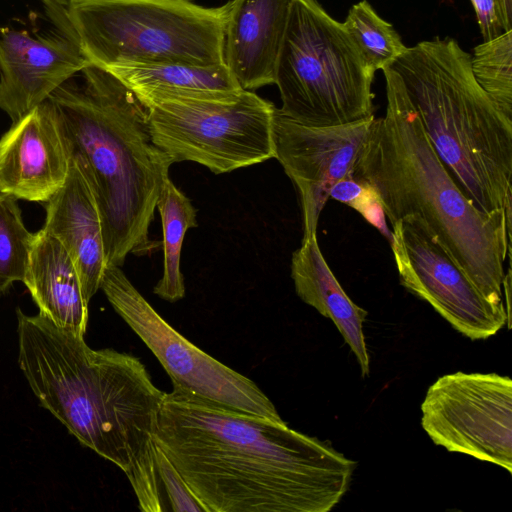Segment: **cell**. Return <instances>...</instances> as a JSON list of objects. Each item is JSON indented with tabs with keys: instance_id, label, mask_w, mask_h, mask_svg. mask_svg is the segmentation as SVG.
I'll return each instance as SVG.
<instances>
[{
	"instance_id": "obj_1",
	"label": "cell",
	"mask_w": 512,
	"mask_h": 512,
	"mask_svg": "<svg viewBox=\"0 0 512 512\" xmlns=\"http://www.w3.org/2000/svg\"><path fill=\"white\" fill-rule=\"evenodd\" d=\"M154 439L204 512H328L356 467L284 420L218 405L174 384Z\"/></svg>"
},
{
	"instance_id": "obj_2",
	"label": "cell",
	"mask_w": 512,
	"mask_h": 512,
	"mask_svg": "<svg viewBox=\"0 0 512 512\" xmlns=\"http://www.w3.org/2000/svg\"><path fill=\"white\" fill-rule=\"evenodd\" d=\"M386 112L372 120L352 175L380 199L390 224L423 229L494 306L506 310L504 263L512 222L487 214L463 193L437 155L400 81L387 67Z\"/></svg>"
},
{
	"instance_id": "obj_3",
	"label": "cell",
	"mask_w": 512,
	"mask_h": 512,
	"mask_svg": "<svg viewBox=\"0 0 512 512\" xmlns=\"http://www.w3.org/2000/svg\"><path fill=\"white\" fill-rule=\"evenodd\" d=\"M79 74L47 99L94 192L106 266L121 267L129 254L149 252V228L174 162L154 143L147 110L130 89L93 64Z\"/></svg>"
},
{
	"instance_id": "obj_4",
	"label": "cell",
	"mask_w": 512,
	"mask_h": 512,
	"mask_svg": "<svg viewBox=\"0 0 512 512\" xmlns=\"http://www.w3.org/2000/svg\"><path fill=\"white\" fill-rule=\"evenodd\" d=\"M18 363L42 407L124 473L154 442L166 392L140 359L17 310Z\"/></svg>"
},
{
	"instance_id": "obj_5",
	"label": "cell",
	"mask_w": 512,
	"mask_h": 512,
	"mask_svg": "<svg viewBox=\"0 0 512 512\" xmlns=\"http://www.w3.org/2000/svg\"><path fill=\"white\" fill-rule=\"evenodd\" d=\"M386 67L458 187L482 212L512 220V120L475 80L470 54L437 38L407 47Z\"/></svg>"
},
{
	"instance_id": "obj_6",
	"label": "cell",
	"mask_w": 512,
	"mask_h": 512,
	"mask_svg": "<svg viewBox=\"0 0 512 512\" xmlns=\"http://www.w3.org/2000/svg\"><path fill=\"white\" fill-rule=\"evenodd\" d=\"M49 17L72 37L90 64L223 62L228 2L206 7L194 0H43Z\"/></svg>"
},
{
	"instance_id": "obj_7",
	"label": "cell",
	"mask_w": 512,
	"mask_h": 512,
	"mask_svg": "<svg viewBox=\"0 0 512 512\" xmlns=\"http://www.w3.org/2000/svg\"><path fill=\"white\" fill-rule=\"evenodd\" d=\"M374 73L317 0L292 1L274 77L283 115L312 126L374 117Z\"/></svg>"
},
{
	"instance_id": "obj_8",
	"label": "cell",
	"mask_w": 512,
	"mask_h": 512,
	"mask_svg": "<svg viewBox=\"0 0 512 512\" xmlns=\"http://www.w3.org/2000/svg\"><path fill=\"white\" fill-rule=\"evenodd\" d=\"M136 97L147 110L154 143L174 163L193 161L220 174L274 158L276 107L253 91Z\"/></svg>"
},
{
	"instance_id": "obj_9",
	"label": "cell",
	"mask_w": 512,
	"mask_h": 512,
	"mask_svg": "<svg viewBox=\"0 0 512 512\" xmlns=\"http://www.w3.org/2000/svg\"><path fill=\"white\" fill-rule=\"evenodd\" d=\"M100 289L116 313L158 359L172 384L218 405L283 420L252 380L208 355L170 326L119 266L105 267Z\"/></svg>"
},
{
	"instance_id": "obj_10",
	"label": "cell",
	"mask_w": 512,
	"mask_h": 512,
	"mask_svg": "<svg viewBox=\"0 0 512 512\" xmlns=\"http://www.w3.org/2000/svg\"><path fill=\"white\" fill-rule=\"evenodd\" d=\"M421 413V426L435 445L512 473L508 376L461 371L443 375L429 386Z\"/></svg>"
},
{
	"instance_id": "obj_11",
	"label": "cell",
	"mask_w": 512,
	"mask_h": 512,
	"mask_svg": "<svg viewBox=\"0 0 512 512\" xmlns=\"http://www.w3.org/2000/svg\"><path fill=\"white\" fill-rule=\"evenodd\" d=\"M391 227L400 284L429 303L455 330L471 340H482L509 322V313L490 303L417 224L401 219Z\"/></svg>"
},
{
	"instance_id": "obj_12",
	"label": "cell",
	"mask_w": 512,
	"mask_h": 512,
	"mask_svg": "<svg viewBox=\"0 0 512 512\" xmlns=\"http://www.w3.org/2000/svg\"><path fill=\"white\" fill-rule=\"evenodd\" d=\"M374 117L343 125L312 126L294 121L276 108L274 158L298 191L303 237L317 234L330 190L352 174Z\"/></svg>"
},
{
	"instance_id": "obj_13",
	"label": "cell",
	"mask_w": 512,
	"mask_h": 512,
	"mask_svg": "<svg viewBox=\"0 0 512 512\" xmlns=\"http://www.w3.org/2000/svg\"><path fill=\"white\" fill-rule=\"evenodd\" d=\"M88 64L60 30L44 36L6 30L0 37V109L17 122Z\"/></svg>"
},
{
	"instance_id": "obj_14",
	"label": "cell",
	"mask_w": 512,
	"mask_h": 512,
	"mask_svg": "<svg viewBox=\"0 0 512 512\" xmlns=\"http://www.w3.org/2000/svg\"><path fill=\"white\" fill-rule=\"evenodd\" d=\"M70 153L51 102L46 99L0 138V192L46 202L64 184Z\"/></svg>"
},
{
	"instance_id": "obj_15",
	"label": "cell",
	"mask_w": 512,
	"mask_h": 512,
	"mask_svg": "<svg viewBox=\"0 0 512 512\" xmlns=\"http://www.w3.org/2000/svg\"><path fill=\"white\" fill-rule=\"evenodd\" d=\"M292 1L228 2L223 62L242 89L253 91L274 84Z\"/></svg>"
},
{
	"instance_id": "obj_16",
	"label": "cell",
	"mask_w": 512,
	"mask_h": 512,
	"mask_svg": "<svg viewBox=\"0 0 512 512\" xmlns=\"http://www.w3.org/2000/svg\"><path fill=\"white\" fill-rule=\"evenodd\" d=\"M45 209L43 229L70 255L89 303L100 289L106 267L102 221L90 183L71 156L67 178L45 202Z\"/></svg>"
},
{
	"instance_id": "obj_17",
	"label": "cell",
	"mask_w": 512,
	"mask_h": 512,
	"mask_svg": "<svg viewBox=\"0 0 512 512\" xmlns=\"http://www.w3.org/2000/svg\"><path fill=\"white\" fill-rule=\"evenodd\" d=\"M23 282L41 315L62 330L84 336L89 303L79 273L60 241L43 228L35 233Z\"/></svg>"
},
{
	"instance_id": "obj_18",
	"label": "cell",
	"mask_w": 512,
	"mask_h": 512,
	"mask_svg": "<svg viewBox=\"0 0 512 512\" xmlns=\"http://www.w3.org/2000/svg\"><path fill=\"white\" fill-rule=\"evenodd\" d=\"M291 277L298 297L332 320L355 355L362 377L370 374V356L363 332L368 312L346 294L327 264L317 234L303 237L291 259Z\"/></svg>"
},
{
	"instance_id": "obj_19",
	"label": "cell",
	"mask_w": 512,
	"mask_h": 512,
	"mask_svg": "<svg viewBox=\"0 0 512 512\" xmlns=\"http://www.w3.org/2000/svg\"><path fill=\"white\" fill-rule=\"evenodd\" d=\"M136 96L152 93L237 91L242 89L224 63L129 65L105 69Z\"/></svg>"
},
{
	"instance_id": "obj_20",
	"label": "cell",
	"mask_w": 512,
	"mask_h": 512,
	"mask_svg": "<svg viewBox=\"0 0 512 512\" xmlns=\"http://www.w3.org/2000/svg\"><path fill=\"white\" fill-rule=\"evenodd\" d=\"M125 474L142 511L204 512L155 439Z\"/></svg>"
},
{
	"instance_id": "obj_21",
	"label": "cell",
	"mask_w": 512,
	"mask_h": 512,
	"mask_svg": "<svg viewBox=\"0 0 512 512\" xmlns=\"http://www.w3.org/2000/svg\"><path fill=\"white\" fill-rule=\"evenodd\" d=\"M156 208L163 233V274L153 292L161 299L176 302L185 295L181 272V251L188 229L197 227L196 209L185 194L167 177L162 185Z\"/></svg>"
},
{
	"instance_id": "obj_22",
	"label": "cell",
	"mask_w": 512,
	"mask_h": 512,
	"mask_svg": "<svg viewBox=\"0 0 512 512\" xmlns=\"http://www.w3.org/2000/svg\"><path fill=\"white\" fill-rule=\"evenodd\" d=\"M367 65L382 70L405 50L399 34L367 0L354 4L342 23Z\"/></svg>"
},
{
	"instance_id": "obj_23",
	"label": "cell",
	"mask_w": 512,
	"mask_h": 512,
	"mask_svg": "<svg viewBox=\"0 0 512 512\" xmlns=\"http://www.w3.org/2000/svg\"><path fill=\"white\" fill-rule=\"evenodd\" d=\"M470 66L480 87L512 120V30L477 45Z\"/></svg>"
},
{
	"instance_id": "obj_24",
	"label": "cell",
	"mask_w": 512,
	"mask_h": 512,
	"mask_svg": "<svg viewBox=\"0 0 512 512\" xmlns=\"http://www.w3.org/2000/svg\"><path fill=\"white\" fill-rule=\"evenodd\" d=\"M35 233L25 227L17 199L0 192V293L24 280Z\"/></svg>"
},
{
	"instance_id": "obj_25",
	"label": "cell",
	"mask_w": 512,
	"mask_h": 512,
	"mask_svg": "<svg viewBox=\"0 0 512 512\" xmlns=\"http://www.w3.org/2000/svg\"><path fill=\"white\" fill-rule=\"evenodd\" d=\"M364 184L362 192L350 203V207L358 211L370 224L375 226L390 242L391 231L386 224V216L380 199L375 191Z\"/></svg>"
},
{
	"instance_id": "obj_26",
	"label": "cell",
	"mask_w": 512,
	"mask_h": 512,
	"mask_svg": "<svg viewBox=\"0 0 512 512\" xmlns=\"http://www.w3.org/2000/svg\"><path fill=\"white\" fill-rule=\"evenodd\" d=\"M484 41L504 32L494 0H471Z\"/></svg>"
},
{
	"instance_id": "obj_27",
	"label": "cell",
	"mask_w": 512,
	"mask_h": 512,
	"mask_svg": "<svg viewBox=\"0 0 512 512\" xmlns=\"http://www.w3.org/2000/svg\"><path fill=\"white\" fill-rule=\"evenodd\" d=\"M504 32L512 30V0H494Z\"/></svg>"
}]
</instances>
